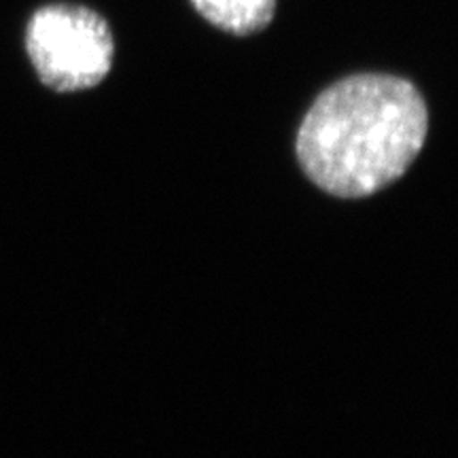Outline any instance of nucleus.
I'll use <instances>...</instances> for the list:
<instances>
[{"label":"nucleus","mask_w":458,"mask_h":458,"mask_svg":"<svg viewBox=\"0 0 458 458\" xmlns=\"http://www.w3.org/2000/svg\"><path fill=\"white\" fill-rule=\"evenodd\" d=\"M428 113L414 85L363 72L323 91L297 131L295 151L314 185L335 198H369L397 182L425 145Z\"/></svg>","instance_id":"1"},{"label":"nucleus","mask_w":458,"mask_h":458,"mask_svg":"<svg viewBox=\"0 0 458 458\" xmlns=\"http://www.w3.org/2000/svg\"><path fill=\"white\" fill-rule=\"evenodd\" d=\"M26 51L43 85L79 91L98 85L113 66L111 28L88 7L47 4L30 17Z\"/></svg>","instance_id":"2"},{"label":"nucleus","mask_w":458,"mask_h":458,"mask_svg":"<svg viewBox=\"0 0 458 458\" xmlns=\"http://www.w3.org/2000/svg\"><path fill=\"white\" fill-rule=\"evenodd\" d=\"M210 24L232 34L259 32L272 21L276 0H191Z\"/></svg>","instance_id":"3"}]
</instances>
